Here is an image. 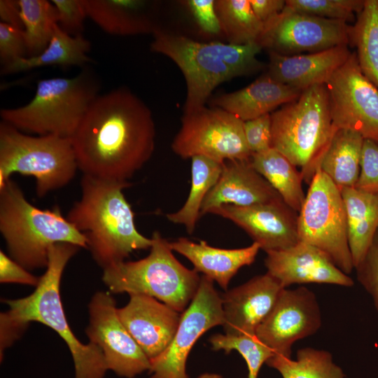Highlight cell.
Returning a JSON list of instances; mask_svg holds the SVG:
<instances>
[{"mask_svg":"<svg viewBox=\"0 0 378 378\" xmlns=\"http://www.w3.org/2000/svg\"><path fill=\"white\" fill-rule=\"evenodd\" d=\"M363 141L364 138L359 133L339 129L334 132L325 150L318 168L340 190L356 185Z\"/></svg>","mask_w":378,"mask_h":378,"instance_id":"obj_27","label":"cell"},{"mask_svg":"<svg viewBox=\"0 0 378 378\" xmlns=\"http://www.w3.org/2000/svg\"><path fill=\"white\" fill-rule=\"evenodd\" d=\"M255 15L264 24L277 16L284 8V0H249Z\"/></svg>","mask_w":378,"mask_h":378,"instance_id":"obj_44","label":"cell"},{"mask_svg":"<svg viewBox=\"0 0 378 378\" xmlns=\"http://www.w3.org/2000/svg\"><path fill=\"white\" fill-rule=\"evenodd\" d=\"M39 281L40 277L34 276L2 250L0 251L1 284L15 283L36 287Z\"/></svg>","mask_w":378,"mask_h":378,"instance_id":"obj_43","label":"cell"},{"mask_svg":"<svg viewBox=\"0 0 378 378\" xmlns=\"http://www.w3.org/2000/svg\"><path fill=\"white\" fill-rule=\"evenodd\" d=\"M151 239L146 257L104 269L102 281L110 293L146 295L182 313L195 295L201 277L175 258L169 242L159 232Z\"/></svg>","mask_w":378,"mask_h":378,"instance_id":"obj_7","label":"cell"},{"mask_svg":"<svg viewBox=\"0 0 378 378\" xmlns=\"http://www.w3.org/2000/svg\"><path fill=\"white\" fill-rule=\"evenodd\" d=\"M326 85L332 129L355 131L378 144V88L361 71L356 51Z\"/></svg>","mask_w":378,"mask_h":378,"instance_id":"obj_12","label":"cell"},{"mask_svg":"<svg viewBox=\"0 0 378 378\" xmlns=\"http://www.w3.org/2000/svg\"><path fill=\"white\" fill-rule=\"evenodd\" d=\"M0 232L8 255L29 271L46 268L49 249L55 244L71 243L88 249L85 236L62 216L58 206H34L11 178L0 188Z\"/></svg>","mask_w":378,"mask_h":378,"instance_id":"obj_5","label":"cell"},{"mask_svg":"<svg viewBox=\"0 0 378 378\" xmlns=\"http://www.w3.org/2000/svg\"><path fill=\"white\" fill-rule=\"evenodd\" d=\"M58 13V25L71 36L82 35L87 13L83 0H52Z\"/></svg>","mask_w":378,"mask_h":378,"instance_id":"obj_38","label":"cell"},{"mask_svg":"<svg viewBox=\"0 0 378 378\" xmlns=\"http://www.w3.org/2000/svg\"><path fill=\"white\" fill-rule=\"evenodd\" d=\"M27 57L23 30L0 22V60L3 66Z\"/></svg>","mask_w":378,"mask_h":378,"instance_id":"obj_41","label":"cell"},{"mask_svg":"<svg viewBox=\"0 0 378 378\" xmlns=\"http://www.w3.org/2000/svg\"><path fill=\"white\" fill-rule=\"evenodd\" d=\"M252 167L273 187L283 201L299 213L305 199L301 172L283 154L271 148L252 154Z\"/></svg>","mask_w":378,"mask_h":378,"instance_id":"obj_29","label":"cell"},{"mask_svg":"<svg viewBox=\"0 0 378 378\" xmlns=\"http://www.w3.org/2000/svg\"><path fill=\"white\" fill-rule=\"evenodd\" d=\"M284 288L269 273L256 276L221 296L226 335H255Z\"/></svg>","mask_w":378,"mask_h":378,"instance_id":"obj_20","label":"cell"},{"mask_svg":"<svg viewBox=\"0 0 378 378\" xmlns=\"http://www.w3.org/2000/svg\"><path fill=\"white\" fill-rule=\"evenodd\" d=\"M354 269L358 281L371 296L378 312V230L363 258Z\"/></svg>","mask_w":378,"mask_h":378,"instance_id":"obj_37","label":"cell"},{"mask_svg":"<svg viewBox=\"0 0 378 378\" xmlns=\"http://www.w3.org/2000/svg\"><path fill=\"white\" fill-rule=\"evenodd\" d=\"M172 148L181 158L201 155L222 164L228 160H248L252 155L244 121L217 107L204 106L184 114Z\"/></svg>","mask_w":378,"mask_h":378,"instance_id":"obj_11","label":"cell"},{"mask_svg":"<svg viewBox=\"0 0 378 378\" xmlns=\"http://www.w3.org/2000/svg\"><path fill=\"white\" fill-rule=\"evenodd\" d=\"M321 325L320 308L312 291L304 286L284 288L255 336L274 354L291 358L293 344L314 335Z\"/></svg>","mask_w":378,"mask_h":378,"instance_id":"obj_16","label":"cell"},{"mask_svg":"<svg viewBox=\"0 0 378 378\" xmlns=\"http://www.w3.org/2000/svg\"><path fill=\"white\" fill-rule=\"evenodd\" d=\"M190 10L200 29L209 34L222 31L214 0H188L182 2Z\"/></svg>","mask_w":378,"mask_h":378,"instance_id":"obj_42","label":"cell"},{"mask_svg":"<svg viewBox=\"0 0 378 378\" xmlns=\"http://www.w3.org/2000/svg\"><path fill=\"white\" fill-rule=\"evenodd\" d=\"M169 246L188 259L196 272L216 281L224 290L241 267L254 262L260 249L255 242L245 248L225 249L211 246L203 240L196 243L185 237L169 242Z\"/></svg>","mask_w":378,"mask_h":378,"instance_id":"obj_23","label":"cell"},{"mask_svg":"<svg viewBox=\"0 0 378 378\" xmlns=\"http://www.w3.org/2000/svg\"><path fill=\"white\" fill-rule=\"evenodd\" d=\"M98 90V82L87 70L72 78L41 79L29 103L2 108L0 116L22 132L71 138Z\"/></svg>","mask_w":378,"mask_h":378,"instance_id":"obj_8","label":"cell"},{"mask_svg":"<svg viewBox=\"0 0 378 378\" xmlns=\"http://www.w3.org/2000/svg\"><path fill=\"white\" fill-rule=\"evenodd\" d=\"M364 4L365 0H286L284 10L347 23L355 20Z\"/></svg>","mask_w":378,"mask_h":378,"instance_id":"obj_36","label":"cell"},{"mask_svg":"<svg viewBox=\"0 0 378 378\" xmlns=\"http://www.w3.org/2000/svg\"><path fill=\"white\" fill-rule=\"evenodd\" d=\"M128 303L118 308L120 320L146 356L151 360L171 343L181 314L158 300L141 294L130 295Z\"/></svg>","mask_w":378,"mask_h":378,"instance_id":"obj_18","label":"cell"},{"mask_svg":"<svg viewBox=\"0 0 378 378\" xmlns=\"http://www.w3.org/2000/svg\"><path fill=\"white\" fill-rule=\"evenodd\" d=\"M298 232L300 241L321 250L344 273L354 269L341 190L319 168L298 214Z\"/></svg>","mask_w":378,"mask_h":378,"instance_id":"obj_10","label":"cell"},{"mask_svg":"<svg viewBox=\"0 0 378 378\" xmlns=\"http://www.w3.org/2000/svg\"><path fill=\"white\" fill-rule=\"evenodd\" d=\"M223 163L204 156L191 158V186L188 197L183 206L176 212L167 214L172 223L183 225L192 234L201 216V208L205 197L217 183Z\"/></svg>","mask_w":378,"mask_h":378,"instance_id":"obj_30","label":"cell"},{"mask_svg":"<svg viewBox=\"0 0 378 378\" xmlns=\"http://www.w3.org/2000/svg\"><path fill=\"white\" fill-rule=\"evenodd\" d=\"M302 92L266 74L241 90L214 98L211 105L245 122L270 113L279 106L297 99Z\"/></svg>","mask_w":378,"mask_h":378,"instance_id":"obj_24","label":"cell"},{"mask_svg":"<svg viewBox=\"0 0 378 378\" xmlns=\"http://www.w3.org/2000/svg\"><path fill=\"white\" fill-rule=\"evenodd\" d=\"M280 200L279 193L252 167L250 160H228L223 163L217 183L205 197L200 215L225 204L247 206Z\"/></svg>","mask_w":378,"mask_h":378,"instance_id":"obj_21","label":"cell"},{"mask_svg":"<svg viewBox=\"0 0 378 378\" xmlns=\"http://www.w3.org/2000/svg\"><path fill=\"white\" fill-rule=\"evenodd\" d=\"M223 323L221 296L215 290L214 281L202 275L195 295L181 314L171 343L150 360V378H188L186 362L195 343L210 328Z\"/></svg>","mask_w":378,"mask_h":378,"instance_id":"obj_13","label":"cell"},{"mask_svg":"<svg viewBox=\"0 0 378 378\" xmlns=\"http://www.w3.org/2000/svg\"><path fill=\"white\" fill-rule=\"evenodd\" d=\"M23 24L27 57L41 53L48 46L55 27L58 24V13L52 1L46 0H18Z\"/></svg>","mask_w":378,"mask_h":378,"instance_id":"obj_34","label":"cell"},{"mask_svg":"<svg viewBox=\"0 0 378 378\" xmlns=\"http://www.w3.org/2000/svg\"><path fill=\"white\" fill-rule=\"evenodd\" d=\"M87 16L105 32L118 36L149 34L158 27L141 0H83Z\"/></svg>","mask_w":378,"mask_h":378,"instance_id":"obj_25","label":"cell"},{"mask_svg":"<svg viewBox=\"0 0 378 378\" xmlns=\"http://www.w3.org/2000/svg\"><path fill=\"white\" fill-rule=\"evenodd\" d=\"M268 52L267 74L275 80L301 91L314 85H326L351 54L348 46L290 56L272 51Z\"/></svg>","mask_w":378,"mask_h":378,"instance_id":"obj_22","label":"cell"},{"mask_svg":"<svg viewBox=\"0 0 378 378\" xmlns=\"http://www.w3.org/2000/svg\"><path fill=\"white\" fill-rule=\"evenodd\" d=\"M348 225V241L354 267L361 261L378 230V191L356 187L341 190Z\"/></svg>","mask_w":378,"mask_h":378,"instance_id":"obj_26","label":"cell"},{"mask_svg":"<svg viewBox=\"0 0 378 378\" xmlns=\"http://www.w3.org/2000/svg\"><path fill=\"white\" fill-rule=\"evenodd\" d=\"M297 213L282 200L247 206L225 204L209 212L235 223L265 252L286 249L300 241Z\"/></svg>","mask_w":378,"mask_h":378,"instance_id":"obj_17","label":"cell"},{"mask_svg":"<svg viewBox=\"0 0 378 378\" xmlns=\"http://www.w3.org/2000/svg\"><path fill=\"white\" fill-rule=\"evenodd\" d=\"M244 130L252 154L263 153L272 148L271 113L244 122Z\"/></svg>","mask_w":378,"mask_h":378,"instance_id":"obj_39","label":"cell"},{"mask_svg":"<svg viewBox=\"0 0 378 378\" xmlns=\"http://www.w3.org/2000/svg\"><path fill=\"white\" fill-rule=\"evenodd\" d=\"M215 7L229 43H258L265 24L254 13L249 0H217Z\"/></svg>","mask_w":378,"mask_h":378,"instance_id":"obj_33","label":"cell"},{"mask_svg":"<svg viewBox=\"0 0 378 378\" xmlns=\"http://www.w3.org/2000/svg\"><path fill=\"white\" fill-rule=\"evenodd\" d=\"M197 378H222V376L215 373H204Z\"/></svg>","mask_w":378,"mask_h":378,"instance_id":"obj_46","label":"cell"},{"mask_svg":"<svg viewBox=\"0 0 378 378\" xmlns=\"http://www.w3.org/2000/svg\"><path fill=\"white\" fill-rule=\"evenodd\" d=\"M267 273L284 288L293 284H328L353 286V279L316 247L299 241L281 251L266 252Z\"/></svg>","mask_w":378,"mask_h":378,"instance_id":"obj_19","label":"cell"},{"mask_svg":"<svg viewBox=\"0 0 378 378\" xmlns=\"http://www.w3.org/2000/svg\"><path fill=\"white\" fill-rule=\"evenodd\" d=\"M80 248L71 243L50 246L46 272L34 291L24 298L4 300L9 309L0 314V357L22 335L30 322H38L55 331L67 345L74 365V378H104L108 368L101 349L82 343L67 321L60 295L63 272Z\"/></svg>","mask_w":378,"mask_h":378,"instance_id":"obj_2","label":"cell"},{"mask_svg":"<svg viewBox=\"0 0 378 378\" xmlns=\"http://www.w3.org/2000/svg\"><path fill=\"white\" fill-rule=\"evenodd\" d=\"M90 43L83 35L71 36L57 24L48 46L39 55L23 57L3 66L2 74H10L46 66H83L92 62L88 55Z\"/></svg>","mask_w":378,"mask_h":378,"instance_id":"obj_28","label":"cell"},{"mask_svg":"<svg viewBox=\"0 0 378 378\" xmlns=\"http://www.w3.org/2000/svg\"><path fill=\"white\" fill-rule=\"evenodd\" d=\"M71 139L83 174L128 181L151 158L155 127L149 108L121 88L95 98Z\"/></svg>","mask_w":378,"mask_h":378,"instance_id":"obj_1","label":"cell"},{"mask_svg":"<svg viewBox=\"0 0 378 378\" xmlns=\"http://www.w3.org/2000/svg\"><path fill=\"white\" fill-rule=\"evenodd\" d=\"M351 27L342 20L283 10L265 24L257 43L284 55L316 52L349 45Z\"/></svg>","mask_w":378,"mask_h":378,"instance_id":"obj_14","label":"cell"},{"mask_svg":"<svg viewBox=\"0 0 378 378\" xmlns=\"http://www.w3.org/2000/svg\"><path fill=\"white\" fill-rule=\"evenodd\" d=\"M88 313L85 333L89 342L102 351L108 370L125 378L149 371L150 360L120 320L110 293L96 292L88 304Z\"/></svg>","mask_w":378,"mask_h":378,"instance_id":"obj_15","label":"cell"},{"mask_svg":"<svg viewBox=\"0 0 378 378\" xmlns=\"http://www.w3.org/2000/svg\"><path fill=\"white\" fill-rule=\"evenodd\" d=\"M272 148L295 167L311 183L325 150L335 132L326 85L303 90L295 100L271 113Z\"/></svg>","mask_w":378,"mask_h":378,"instance_id":"obj_6","label":"cell"},{"mask_svg":"<svg viewBox=\"0 0 378 378\" xmlns=\"http://www.w3.org/2000/svg\"><path fill=\"white\" fill-rule=\"evenodd\" d=\"M130 186L129 181L83 174L80 198L66 217L85 236L92 258L103 270L152 245V239L136 230L134 214L123 194Z\"/></svg>","mask_w":378,"mask_h":378,"instance_id":"obj_3","label":"cell"},{"mask_svg":"<svg viewBox=\"0 0 378 378\" xmlns=\"http://www.w3.org/2000/svg\"><path fill=\"white\" fill-rule=\"evenodd\" d=\"M78 169L71 138L31 136L0 123V188L13 173L31 176L36 194L43 197L66 186Z\"/></svg>","mask_w":378,"mask_h":378,"instance_id":"obj_9","label":"cell"},{"mask_svg":"<svg viewBox=\"0 0 378 378\" xmlns=\"http://www.w3.org/2000/svg\"><path fill=\"white\" fill-rule=\"evenodd\" d=\"M213 349L224 350L226 354L237 351L245 360L248 378H258L262 365L274 355L272 351L260 342L255 335L233 336L216 334L209 339Z\"/></svg>","mask_w":378,"mask_h":378,"instance_id":"obj_35","label":"cell"},{"mask_svg":"<svg viewBox=\"0 0 378 378\" xmlns=\"http://www.w3.org/2000/svg\"><path fill=\"white\" fill-rule=\"evenodd\" d=\"M0 18L1 22L23 30L18 0H1Z\"/></svg>","mask_w":378,"mask_h":378,"instance_id":"obj_45","label":"cell"},{"mask_svg":"<svg viewBox=\"0 0 378 378\" xmlns=\"http://www.w3.org/2000/svg\"><path fill=\"white\" fill-rule=\"evenodd\" d=\"M361 71L378 88V0H365L350 31Z\"/></svg>","mask_w":378,"mask_h":378,"instance_id":"obj_31","label":"cell"},{"mask_svg":"<svg viewBox=\"0 0 378 378\" xmlns=\"http://www.w3.org/2000/svg\"><path fill=\"white\" fill-rule=\"evenodd\" d=\"M265 363L283 378H347L330 352L311 347L298 350L296 360L274 354Z\"/></svg>","mask_w":378,"mask_h":378,"instance_id":"obj_32","label":"cell"},{"mask_svg":"<svg viewBox=\"0 0 378 378\" xmlns=\"http://www.w3.org/2000/svg\"><path fill=\"white\" fill-rule=\"evenodd\" d=\"M153 34L151 50L173 60L185 77L187 96L184 114L204 108L220 84L237 76L255 74L264 66L256 57L262 49L257 43L234 45L199 42L160 27Z\"/></svg>","mask_w":378,"mask_h":378,"instance_id":"obj_4","label":"cell"},{"mask_svg":"<svg viewBox=\"0 0 378 378\" xmlns=\"http://www.w3.org/2000/svg\"><path fill=\"white\" fill-rule=\"evenodd\" d=\"M356 188L366 191H378V144L364 139L360 171Z\"/></svg>","mask_w":378,"mask_h":378,"instance_id":"obj_40","label":"cell"}]
</instances>
